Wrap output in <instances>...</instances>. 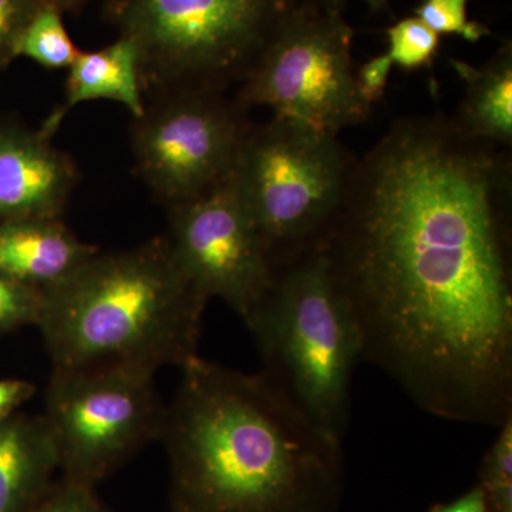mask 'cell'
I'll use <instances>...</instances> for the list:
<instances>
[{
    "label": "cell",
    "mask_w": 512,
    "mask_h": 512,
    "mask_svg": "<svg viewBox=\"0 0 512 512\" xmlns=\"http://www.w3.org/2000/svg\"><path fill=\"white\" fill-rule=\"evenodd\" d=\"M79 171L42 130L0 123V222L62 218Z\"/></svg>",
    "instance_id": "11"
},
{
    "label": "cell",
    "mask_w": 512,
    "mask_h": 512,
    "mask_svg": "<svg viewBox=\"0 0 512 512\" xmlns=\"http://www.w3.org/2000/svg\"><path fill=\"white\" fill-rule=\"evenodd\" d=\"M165 406L180 512H325L342 441L320 430L261 373L200 357Z\"/></svg>",
    "instance_id": "2"
},
{
    "label": "cell",
    "mask_w": 512,
    "mask_h": 512,
    "mask_svg": "<svg viewBox=\"0 0 512 512\" xmlns=\"http://www.w3.org/2000/svg\"><path fill=\"white\" fill-rule=\"evenodd\" d=\"M165 404L153 373L128 367L53 369L45 414L59 464L70 480L94 478L150 441L160 440Z\"/></svg>",
    "instance_id": "8"
},
{
    "label": "cell",
    "mask_w": 512,
    "mask_h": 512,
    "mask_svg": "<svg viewBox=\"0 0 512 512\" xmlns=\"http://www.w3.org/2000/svg\"><path fill=\"white\" fill-rule=\"evenodd\" d=\"M46 0H0V70L16 59L20 36Z\"/></svg>",
    "instance_id": "21"
},
{
    "label": "cell",
    "mask_w": 512,
    "mask_h": 512,
    "mask_svg": "<svg viewBox=\"0 0 512 512\" xmlns=\"http://www.w3.org/2000/svg\"><path fill=\"white\" fill-rule=\"evenodd\" d=\"M289 8V0H109L110 19L137 47L144 94L242 82Z\"/></svg>",
    "instance_id": "6"
},
{
    "label": "cell",
    "mask_w": 512,
    "mask_h": 512,
    "mask_svg": "<svg viewBox=\"0 0 512 512\" xmlns=\"http://www.w3.org/2000/svg\"><path fill=\"white\" fill-rule=\"evenodd\" d=\"M346 0H289L291 6L296 5H309L319 6V8H329L342 10Z\"/></svg>",
    "instance_id": "26"
},
{
    "label": "cell",
    "mask_w": 512,
    "mask_h": 512,
    "mask_svg": "<svg viewBox=\"0 0 512 512\" xmlns=\"http://www.w3.org/2000/svg\"><path fill=\"white\" fill-rule=\"evenodd\" d=\"M67 70L63 103L40 127L47 136L53 137L66 114L87 101H116L130 111L133 119L143 116L147 101L141 83L140 56L127 37L120 36L96 52H80Z\"/></svg>",
    "instance_id": "13"
},
{
    "label": "cell",
    "mask_w": 512,
    "mask_h": 512,
    "mask_svg": "<svg viewBox=\"0 0 512 512\" xmlns=\"http://www.w3.org/2000/svg\"><path fill=\"white\" fill-rule=\"evenodd\" d=\"M511 197L510 150L406 117L357 158L320 248L363 360L431 416L512 417Z\"/></svg>",
    "instance_id": "1"
},
{
    "label": "cell",
    "mask_w": 512,
    "mask_h": 512,
    "mask_svg": "<svg viewBox=\"0 0 512 512\" xmlns=\"http://www.w3.org/2000/svg\"><path fill=\"white\" fill-rule=\"evenodd\" d=\"M35 512H106L94 498L90 485L69 480Z\"/></svg>",
    "instance_id": "22"
},
{
    "label": "cell",
    "mask_w": 512,
    "mask_h": 512,
    "mask_svg": "<svg viewBox=\"0 0 512 512\" xmlns=\"http://www.w3.org/2000/svg\"><path fill=\"white\" fill-rule=\"evenodd\" d=\"M353 35L342 10L291 6L235 100L247 111L269 107L274 117L301 121L333 136L365 123L373 107L357 89Z\"/></svg>",
    "instance_id": "7"
},
{
    "label": "cell",
    "mask_w": 512,
    "mask_h": 512,
    "mask_svg": "<svg viewBox=\"0 0 512 512\" xmlns=\"http://www.w3.org/2000/svg\"><path fill=\"white\" fill-rule=\"evenodd\" d=\"M357 158L338 136L301 121H249L231 181L258 229L275 275L320 251Z\"/></svg>",
    "instance_id": "5"
},
{
    "label": "cell",
    "mask_w": 512,
    "mask_h": 512,
    "mask_svg": "<svg viewBox=\"0 0 512 512\" xmlns=\"http://www.w3.org/2000/svg\"><path fill=\"white\" fill-rule=\"evenodd\" d=\"M245 325L261 356L259 373L320 430L343 441L363 338L323 252L279 271Z\"/></svg>",
    "instance_id": "4"
},
{
    "label": "cell",
    "mask_w": 512,
    "mask_h": 512,
    "mask_svg": "<svg viewBox=\"0 0 512 512\" xmlns=\"http://www.w3.org/2000/svg\"><path fill=\"white\" fill-rule=\"evenodd\" d=\"M59 466L55 441L43 416L0 423V512H20Z\"/></svg>",
    "instance_id": "15"
},
{
    "label": "cell",
    "mask_w": 512,
    "mask_h": 512,
    "mask_svg": "<svg viewBox=\"0 0 512 512\" xmlns=\"http://www.w3.org/2000/svg\"><path fill=\"white\" fill-rule=\"evenodd\" d=\"M487 510L483 490L477 487L453 503L434 505L430 512H487Z\"/></svg>",
    "instance_id": "25"
},
{
    "label": "cell",
    "mask_w": 512,
    "mask_h": 512,
    "mask_svg": "<svg viewBox=\"0 0 512 512\" xmlns=\"http://www.w3.org/2000/svg\"><path fill=\"white\" fill-rule=\"evenodd\" d=\"M468 0H423L416 9V18L426 23L437 35L463 37L467 42H478L490 35V30L467 16Z\"/></svg>",
    "instance_id": "20"
},
{
    "label": "cell",
    "mask_w": 512,
    "mask_h": 512,
    "mask_svg": "<svg viewBox=\"0 0 512 512\" xmlns=\"http://www.w3.org/2000/svg\"><path fill=\"white\" fill-rule=\"evenodd\" d=\"M43 291L0 271V332L36 325L42 313Z\"/></svg>",
    "instance_id": "19"
},
{
    "label": "cell",
    "mask_w": 512,
    "mask_h": 512,
    "mask_svg": "<svg viewBox=\"0 0 512 512\" xmlns=\"http://www.w3.org/2000/svg\"><path fill=\"white\" fill-rule=\"evenodd\" d=\"M97 252L99 248L80 241L62 218L0 222V271L42 291L63 281Z\"/></svg>",
    "instance_id": "12"
},
{
    "label": "cell",
    "mask_w": 512,
    "mask_h": 512,
    "mask_svg": "<svg viewBox=\"0 0 512 512\" xmlns=\"http://www.w3.org/2000/svg\"><path fill=\"white\" fill-rule=\"evenodd\" d=\"M175 261L210 301L220 298L247 322L274 284L275 272L231 175L170 210L165 235Z\"/></svg>",
    "instance_id": "10"
},
{
    "label": "cell",
    "mask_w": 512,
    "mask_h": 512,
    "mask_svg": "<svg viewBox=\"0 0 512 512\" xmlns=\"http://www.w3.org/2000/svg\"><path fill=\"white\" fill-rule=\"evenodd\" d=\"M133 119L138 174L168 210L227 180L248 127V111L224 92L180 89L153 94Z\"/></svg>",
    "instance_id": "9"
},
{
    "label": "cell",
    "mask_w": 512,
    "mask_h": 512,
    "mask_svg": "<svg viewBox=\"0 0 512 512\" xmlns=\"http://www.w3.org/2000/svg\"><path fill=\"white\" fill-rule=\"evenodd\" d=\"M50 5L56 6L57 9L66 12V10H74L80 6L86 5L89 0H46Z\"/></svg>",
    "instance_id": "27"
},
{
    "label": "cell",
    "mask_w": 512,
    "mask_h": 512,
    "mask_svg": "<svg viewBox=\"0 0 512 512\" xmlns=\"http://www.w3.org/2000/svg\"><path fill=\"white\" fill-rule=\"evenodd\" d=\"M392 69V59L386 53V55L373 57L357 70V89H359L360 97L370 107L383 99Z\"/></svg>",
    "instance_id": "23"
},
{
    "label": "cell",
    "mask_w": 512,
    "mask_h": 512,
    "mask_svg": "<svg viewBox=\"0 0 512 512\" xmlns=\"http://www.w3.org/2000/svg\"><path fill=\"white\" fill-rule=\"evenodd\" d=\"M35 392V384L25 380H0V423L12 417L13 412L28 402Z\"/></svg>",
    "instance_id": "24"
},
{
    "label": "cell",
    "mask_w": 512,
    "mask_h": 512,
    "mask_svg": "<svg viewBox=\"0 0 512 512\" xmlns=\"http://www.w3.org/2000/svg\"><path fill=\"white\" fill-rule=\"evenodd\" d=\"M488 450L481 471V485L490 512H512V417Z\"/></svg>",
    "instance_id": "18"
},
{
    "label": "cell",
    "mask_w": 512,
    "mask_h": 512,
    "mask_svg": "<svg viewBox=\"0 0 512 512\" xmlns=\"http://www.w3.org/2000/svg\"><path fill=\"white\" fill-rule=\"evenodd\" d=\"M487 512H490V511L487 510Z\"/></svg>",
    "instance_id": "28"
},
{
    "label": "cell",
    "mask_w": 512,
    "mask_h": 512,
    "mask_svg": "<svg viewBox=\"0 0 512 512\" xmlns=\"http://www.w3.org/2000/svg\"><path fill=\"white\" fill-rule=\"evenodd\" d=\"M62 13L45 3L20 36L16 57H28L47 70L69 69L80 50L67 33Z\"/></svg>",
    "instance_id": "16"
},
{
    "label": "cell",
    "mask_w": 512,
    "mask_h": 512,
    "mask_svg": "<svg viewBox=\"0 0 512 512\" xmlns=\"http://www.w3.org/2000/svg\"><path fill=\"white\" fill-rule=\"evenodd\" d=\"M207 303L167 237L153 238L99 251L43 289L37 328L55 370L128 367L156 375L198 356Z\"/></svg>",
    "instance_id": "3"
},
{
    "label": "cell",
    "mask_w": 512,
    "mask_h": 512,
    "mask_svg": "<svg viewBox=\"0 0 512 512\" xmlns=\"http://www.w3.org/2000/svg\"><path fill=\"white\" fill-rule=\"evenodd\" d=\"M389 55L393 66L413 72L433 66L434 57L440 49V35L431 30L419 18L400 20L387 29Z\"/></svg>",
    "instance_id": "17"
},
{
    "label": "cell",
    "mask_w": 512,
    "mask_h": 512,
    "mask_svg": "<svg viewBox=\"0 0 512 512\" xmlns=\"http://www.w3.org/2000/svg\"><path fill=\"white\" fill-rule=\"evenodd\" d=\"M466 83L454 121L468 136L507 148L512 146V45L504 43L483 66L451 60Z\"/></svg>",
    "instance_id": "14"
}]
</instances>
